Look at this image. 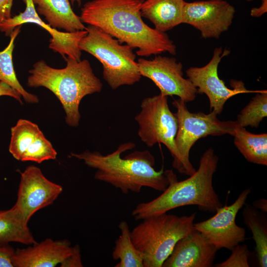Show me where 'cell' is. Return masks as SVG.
Wrapping results in <instances>:
<instances>
[{
	"label": "cell",
	"mask_w": 267,
	"mask_h": 267,
	"mask_svg": "<svg viewBox=\"0 0 267 267\" xmlns=\"http://www.w3.org/2000/svg\"><path fill=\"white\" fill-rule=\"evenodd\" d=\"M219 158L212 148L202 155L199 168L189 178L178 181L173 171L168 170L169 184L162 193L151 201L139 203L132 214L136 220L162 214L178 207L196 206L199 210L215 213L222 205L215 191L213 178Z\"/></svg>",
	"instance_id": "cell-3"
},
{
	"label": "cell",
	"mask_w": 267,
	"mask_h": 267,
	"mask_svg": "<svg viewBox=\"0 0 267 267\" xmlns=\"http://www.w3.org/2000/svg\"><path fill=\"white\" fill-rule=\"evenodd\" d=\"M235 9L223 0H208L185 2L182 23L189 24L204 39H219L232 23Z\"/></svg>",
	"instance_id": "cell-12"
},
{
	"label": "cell",
	"mask_w": 267,
	"mask_h": 267,
	"mask_svg": "<svg viewBox=\"0 0 267 267\" xmlns=\"http://www.w3.org/2000/svg\"><path fill=\"white\" fill-rule=\"evenodd\" d=\"M86 30L79 47L101 63L103 79L112 89L139 81L141 76L133 48L95 26L88 25Z\"/></svg>",
	"instance_id": "cell-6"
},
{
	"label": "cell",
	"mask_w": 267,
	"mask_h": 267,
	"mask_svg": "<svg viewBox=\"0 0 267 267\" xmlns=\"http://www.w3.org/2000/svg\"><path fill=\"white\" fill-rule=\"evenodd\" d=\"M56 156L57 152L42 132L26 150L21 161L41 163L45 160L55 159Z\"/></svg>",
	"instance_id": "cell-26"
},
{
	"label": "cell",
	"mask_w": 267,
	"mask_h": 267,
	"mask_svg": "<svg viewBox=\"0 0 267 267\" xmlns=\"http://www.w3.org/2000/svg\"><path fill=\"white\" fill-rule=\"evenodd\" d=\"M267 116V91L261 90L257 92L251 100L237 115L238 126L257 128Z\"/></svg>",
	"instance_id": "cell-25"
},
{
	"label": "cell",
	"mask_w": 267,
	"mask_h": 267,
	"mask_svg": "<svg viewBox=\"0 0 267 267\" xmlns=\"http://www.w3.org/2000/svg\"><path fill=\"white\" fill-rule=\"evenodd\" d=\"M141 76L150 79L165 96L176 95L185 102L194 100L197 89L183 77V66L176 58L158 55L151 60L137 61Z\"/></svg>",
	"instance_id": "cell-10"
},
{
	"label": "cell",
	"mask_w": 267,
	"mask_h": 267,
	"mask_svg": "<svg viewBox=\"0 0 267 267\" xmlns=\"http://www.w3.org/2000/svg\"><path fill=\"white\" fill-rule=\"evenodd\" d=\"M42 132L36 124L19 119L11 128L9 152L15 159L21 161L26 150Z\"/></svg>",
	"instance_id": "cell-24"
},
{
	"label": "cell",
	"mask_w": 267,
	"mask_h": 267,
	"mask_svg": "<svg viewBox=\"0 0 267 267\" xmlns=\"http://www.w3.org/2000/svg\"><path fill=\"white\" fill-rule=\"evenodd\" d=\"M24 11L13 17L0 23V31L9 36L14 28L24 23L36 24L44 29L50 35L49 48L58 52L64 59L69 57L81 60V50L79 44L81 39L87 34L86 30L74 32H61L50 27L42 20L37 13L32 0H25Z\"/></svg>",
	"instance_id": "cell-14"
},
{
	"label": "cell",
	"mask_w": 267,
	"mask_h": 267,
	"mask_svg": "<svg viewBox=\"0 0 267 267\" xmlns=\"http://www.w3.org/2000/svg\"><path fill=\"white\" fill-rule=\"evenodd\" d=\"M144 0H92L81 8L83 23L95 26L133 49L141 57L163 52L175 55L176 46L164 32L148 26L142 20Z\"/></svg>",
	"instance_id": "cell-1"
},
{
	"label": "cell",
	"mask_w": 267,
	"mask_h": 267,
	"mask_svg": "<svg viewBox=\"0 0 267 267\" xmlns=\"http://www.w3.org/2000/svg\"><path fill=\"white\" fill-rule=\"evenodd\" d=\"M15 250L8 244H0V267H13L12 262Z\"/></svg>",
	"instance_id": "cell-28"
},
{
	"label": "cell",
	"mask_w": 267,
	"mask_h": 267,
	"mask_svg": "<svg viewBox=\"0 0 267 267\" xmlns=\"http://www.w3.org/2000/svg\"><path fill=\"white\" fill-rule=\"evenodd\" d=\"M184 0H146L141 7L142 17L158 31L166 33L182 23Z\"/></svg>",
	"instance_id": "cell-18"
},
{
	"label": "cell",
	"mask_w": 267,
	"mask_h": 267,
	"mask_svg": "<svg viewBox=\"0 0 267 267\" xmlns=\"http://www.w3.org/2000/svg\"><path fill=\"white\" fill-rule=\"evenodd\" d=\"M25 2V0H22ZM13 0H0V23L11 17Z\"/></svg>",
	"instance_id": "cell-30"
},
{
	"label": "cell",
	"mask_w": 267,
	"mask_h": 267,
	"mask_svg": "<svg viewBox=\"0 0 267 267\" xmlns=\"http://www.w3.org/2000/svg\"><path fill=\"white\" fill-rule=\"evenodd\" d=\"M247 1H248V2H250V1H252L253 0H245Z\"/></svg>",
	"instance_id": "cell-35"
},
{
	"label": "cell",
	"mask_w": 267,
	"mask_h": 267,
	"mask_svg": "<svg viewBox=\"0 0 267 267\" xmlns=\"http://www.w3.org/2000/svg\"><path fill=\"white\" fill-rule=\"evenodd\" d=\"M230 50L222 46L214 49L211 60L201 67H191L186 70L188 80L196 88L197 92L206 94L209 100L210 109L217 115L222 111L226 101L240 93L258 92L260 90H250L246 89L240 81L231 80L232 89L226 87L224 81L219 77L218 69L222 59L228 55Z\"/></svg>",
	"instance_id": "cell-9"
},
{
	"label": "cell",
	"mask_w": 267,
	"mask_h": 267,
	"mask_svg": "<svg viewBox=\"0 0 267 267\" xmlns=\"http://www.w3.org/2000/svg\"><path fill=\"white\" fill-rule=\"evenodd\" d=\"M22 25L14 29L10 34V41L7 46L0 51V81L3 82L18 92L25 102L36 103L39 101L38 97L26 91L19 83L14 70L12 54L14 42L21 31Z\"/></svg>",
	"instance_id": "cell-22"
},
{
	"label": "cell",
	"mask_w": 267,
	"mask_h": 267,
	"mask_svg": "<svg viewBox=\"0 0 267 267\" xmlns=\"http://www.w3.org/2000/svg\"><path fill=\"white\" fill-rule=\"evenodd\" d=\"M118 227L121 234L115 241L112 257L119 262L115 267H144L142 255L132 241L127 222L121 221Z\"/></svg>",
	"instance_id": "cell-23"
},
{
	"label": "cell",
	"mask_w": 267,
	"mask_h": 267,
	"mask_svg": "<svg viewBox=\"0 0 267 267\" xmlns=\"http://www.w3.org/2000/svg\"><path fill=\"white\" fill-rule=\"evenodd\" d=\"M135 120L139 126L137 134L140 140L149 147L156 143L165 145L173 158V168L180 174L186 175L175 143L178 119L169 107L168 96L160 93L143 99Z\"/></svg>",
	"instance_id": "cell-7"
},
{
	"label": "cell",
	"mask_w": 267,
	"mask_h": 267,
	"mask_svg": "<svg viewBox=\"0 0 267 267\" xmlns=\"http://www.w3.org/2000/svg\"><path fill=\"white\" fill-rule=\"evenodd\" d=\"M257 210L267 213V201L265 198H260L255 201L252 205Z\"/></svg>",
	"instance_id": "cell-33"
},
{
	"label": "cell",
	"mask_w": 267,
	"mask_h": 267,
	"mask_svg": "<svg viewBox=\"0 0 267 267\" xmlns=\"http://www.w3.org/2000/svg\"><path fill=\"white\" fill-rule=\"evenodd\" d=\"M66 66L56 69L43 60L36 62L29 71L27 86L43 87L58 99L65 113V122L71 127L79 125V106L86 95L101 91L103 85L93 72L87 59L78 61L71 57L65 59Z\"/></svg>",
	"instance_id": "cell-4"
},
{
	"label": "cell",
	"mask_w": 267,
	"mask_h": 267,
	"mask_svg": "<svg viewBox=\"0 0 267 267\" xmlns=\"http://www.w3.org/2000/svg\"><path fill=\"white\" fill-rule=\"evenodd\" d=\"M62 267H83L80 248L78 245L74 246V250L71 255L66 258L60 264Z\"/></svg>",
	"instance_id": "cell-29"
},
{
	"label": "cell",
	"mask_w": 267,
	"mask_h": 267,
	"mask_svg": "<svg viewBox=\"0 0 267 267\" xmlns=\"http://www.w3.org/2000/svg\"><path fill=\"white\" fill-rule=\"evenodd\" d=\"M70 2L72 5H74L75 3H77L78 6H80L82 2V0H70Z\"/></svg>",
	"instance_id": "cell-34"
},
{
	"label": "cell",
	"mask_w": 267,
	"mask_h": 267,
	"mask_svg": "<svg viewBox=\"0 0 267 267\" xmlns=\"http://www.w3.org/2000/svg\"><path fill=\"white\" fill-rule=\"evenodd\" d=\"M242 211L244 222L251 230L256 243L259 265L267 266V219L266 213L245 203Z\"/></svg>",
	"instance_id": "cell-21"
},
{
	"label": "cell",
	"mask_w": 267,
	"mask_h": 267,
	"mask_svg": "<svg viewBox=\"0 0 267 267\" xmlns=\"http://www.w3.org/2000/svg\"><path fill=\"white\" fill-rule=\"evenodd\" d=\"M231 254L224 261L216 264L217 267H249L250 252L246 244H238L232 249Z\"/></svg>",
	"instance_id": "cell-27"
},
{
	"label": "cell",
	"mask_w": 267,
	"mask_h": 267,
	"mask_svg": "<svg viewBox=\"0 0 267 267\" xmlns=\"http://www.w3.org/2000/svg\"><path fill=\"white\" fill-rule=\"evenodd\" d=\"M172 104L177 109L175 114L178 121L175 143L186 175L190 176L196 171L189 160V152L194 143L200 138L209 135L228 134L232 136L238 125L236 121H220L213 111L208 114L191 112L186 102L180 98L175 100Z\"/></svg>",
	"instance_id": "cell-8"
},
{
	"label": "cell",
	"mask_w": 267,
	"mask_h": 267,
	"mask_svg": "<svg viewBox=\"0 0 267 267\" xmlns=\"http://www.w3.org/2000/svg\"><path fill=\"white\" fill-rule=\"evenodd\" d=\"M28 223L14 206L10 209L0 211V244L36 243Z\"/></svg>",
	"instance_id": "cell-19"
},
{
	"label": "cell",
	"mask_w": 267,
	"mask_h": 267,
	"mask_svg": "<svg viewBox=\"0 0 267 267\" xmlns=\"http://www.w3.org/2000/svg\"><path fill=\"white\" fill-rule=\"evenodd\" d=\"M129 141L119 145L113 152L103 155L98 151L86 150L71 153L70 156L84 161L96 169L94 178L119 188L124 194L138 193L147 187L163 191L169 184L168 170L156 171L153 155L147 150L135 151L122 158L123 153L134 148Z\"/></svg>",
	"instance_id": "cell-2"
},
{
	"label": "cell",
	"mask_w": 267,
	"mask_h": 267,
	"mask_svg": "<svg viewBox=\"0 0 267 267\" xmlns=\"http://www.w3.org/2000/svg\"><path fill=\"white\" fill-rule=\"evenodd\" d=\"M74 247L67 240L47 238L26 248H18L12 258L14 267H54L72 254Z\"/></svg>",
	"instance_id": "cell-16"
},
{
	"label": "cell",
	"mask_w": 267,
	"mask_h": 267,
	"mask_svg": "<svg viewBox=\"0 0 267 267\" xmlns=\"http://www.w3.org/2000/svg\"><path fill=\"white\" fill-rule=\"evenodd\" d=\"M260 7L253 8L251 10V15L253 17H260L267 11V0H262Z\"/></svg>",
	"instance_id": "cell-32"
},
{
	"label": "cell",
	"mask_w": 267,
	"mask_h": 267,
	"mask_svg": "<svg viewBox=\"0 0 267 267\" xmlns=\"http://www.w3.org/2000/svg\"><path fill=\"white\" fill-rule=\"evenodd\" d=\"M234 144L249 162L267 165V134H255L237 126L234 134Z\"/></svg>",
	"instance_id": "cell-20"
},
{
	"label": "cell",
	"mask_w": 267,
	"mask_h": 267,
	"mask_svg": "<svg viewBox=\"0 0 267 267\" xmlns=\"http://www.w3.org/2000/svg\"><path fill=\"white\" fill-rule=\"evenodd\" d=\"M196 213L178 216L167 213L146 217L131 231L144 267H162L178 241L193 229Z\"/></svg>",
	"instance_id": "cell-5"
},
{
	"label": "cell",
	"mask_w": 267,
	"mask_h": 267,
	"mask_svg": "<svg viewBox=\"0 0 267 267\" xmlns=\"http://www.w3.org/2000/svg\"><path fill=\"white\" fill-rule=\"evenodd\" d=\"M218 250L202 233L194 229L178 241L162 267H211Z\"/></svg>",
	"instance_id": "cell-15"
},
{
	"label": "cell",
	"mask_w": 267,
	"mask_h": 267,
	"mask_svg": "<svg viewBox=\"0 0 267 267\" xmlns=\"http://www.w3.org/2000/svg\"><path fill=\"white\" fill-rule=\"evenodd\" d=\"M251 192L250 188L244 189L232 204L222 206L209 219L194 223V229L202 233L218 250L231 251L246 239L245 230L236 224L235 219Z\"/></svg>",
	"instance_id": "cell-11"
},
{
	"label": "cell",
	"mask_w": 267,
	"mask_h": 267,
	"mask_svg": "<svg viewBox=\"0 0 267 267\" xmlns=\"http://www.w3.org/2000/svg\"><path fill=\"white\" fill-rule=\"evenodd\" d=\"M36 11L54 29L67 32L85 30L86 27L80 16L72 8L70 0H32Z\"/></svg>",
	"instance_id": "cell-17"
},
{
	"label": "cell",
	"mask_w": 267,
	"mask_h": 267,
	"mask_svg": "<svg viewBox=\"0 0 267 267\" xmlns=\"http://www.w3.org/2000/svg\"><path fill=\"white\" fill-rule=\"evenodd\" d=\"M62 190V186L46 178L39 168L29 166L21 173L14 206L28 222L37 211L52 204Z\"/></svg>",
	"instance_id": "cell-13"
},
{
	"label": "cell",
	"mask_w": 267,
	"mask_h": 267,
	"mask_svg": "<svg viewBox=\"0 0 267 267\" xmlns=\"http://www.w3.org/2000/svg\"><path fill=\"white\" fill-rule=\"evenodd\" d=\"M1 96L12 97L21 104H23L20 94L8 85L2 81H0V96Z\"/></svg>",
	"instance_id": "cell-31"
}]
</instances>
